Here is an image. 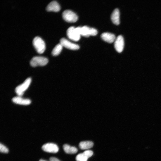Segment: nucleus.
I'll return each mask as SVG.
<instances>
[{
	"label": "nucleus",
	"instance_id": "obj_16",
	"mask_svg": "<svg viewBox=\"0 0 161 161\" xmlns=\"http://www.w3.org/2000/svg\"><path fill=\"white\" fill-rule=\"evenodd\" d=\"M61 43L58 44L53 49L51 53L53 56H57L61 53L63 48Z\"/></svg>",
	"mask_w": 161,
	"mask_h": 161
},
{
	"label": "nucleus",
	"instance_id": "obj_10",
	"mask_svg": "<svg viewBox=\"0 0 161 161\" xmlns=\"http://www.w3.org/2000/svg\"><path fill=\"white\" fill-rule=\"evenodd\" d=\"M12 101L14 103L24 105H28L31 103L30 100L28 99H24L19 96L13 98Z\"/></svg>",
	"mask_w": 161,
	"mask_h": 161
},
{
	"label": "nucleus",
	"instance_id": "obj_18",
	"mask_svg": "<svg viewBox=\"0 0 161 161\" xmlns=\"http://www.w3.org/2000/svg\"><path fill=\"white\" fill-rule=\"evenodd\" d=\"M0 151L3 153H8L9 152V150L5 146L1 144H0Z\"/></svg>",
	"mask_w": 161,
	"mask_h": 161
},
{
	"label": "nucleus",
	"instance_id": "obj_5",
	"mask_svg": "<svg viewBox=\"0 0 161 161\" xmlns=\"http://www.w3.org/2000/svg\"><path fill=\"white\" fill-rule=\"evenodd\" d=\"M31 82V78H28L22 84L16 87L15 91L18 96L21 97L23 95L24 92L28 88Z\"/></svg>",
	"mask_w": 161,
	"mask_h": 161
},
{
	"label": "nucleus",
	"instance_id": "obj_13",
	"mask_svg": "<svg viewBox=\"0 0 161 161\" xmlns=\"http://www.w3.org/2000/svg\"><path fill=\"white\" fill-rule=\"evenodd\" d=\"M60 6L56 1H53L47 6L46 9L48 11L58 12L60 10Z\"/></svg>",
	"mask_w": 161,
	"mask_h": 161
},
{
	"label": "nucleus",
	"instance_id": "obj_19",
	"mask_svg": "<svg viewBox=\"0 0 161 161\" xmlns=\"http://www.w3.org/2000/svg\"><path fill=\"white\" fill-rule=\"evenodd\" d=\"M83 153L88 158L91 157L93 155V152L91 150L85 151Z\"/></svg>",
	"mask_w": 161,
	"mask_h": 161
},
{
	"label": "nucleus",
	"instance_id": "obj_6",
	"mask_svg": "<svg viewBox=\"0 0 161 161\" xmlns=\"http://www.w3.org/2000/svg\"><path fill=\"white\" fill-rule=\"evenodd\" d=\"M98 33L97 30L95 28L90 27L86 26L81 27V35L85 37H89L90 36H95Z\"/></svg>",
	"mask_w": 161,
	"mask_h": 161
},
{
	"label": "nucleus",
	"instance_id": "obj_12",
	"mask_svg": "<svg viewBox=\"0 0 161 161\" xmlns=\"http://www.w3.org/2000/svg\"><path fill=\"white\" fill-rule=\"evenodd\" d=\"M101 37L104 41L110 43L113 42L116 39L115 36L114 34L108 32L102 34Z\"/></svg>",
	"mask_w": 161,
	"mask_h": 161
},
{
	"label": "nucleus",
	"instance_id": "obj_4",
	"mask_svg": "<svg viewBox=\"0 0 161 161\" xmlns=\"http://www.w3.org/2000/svg\"><path fill=\"white\" fill-rule=\"evenodd\" d=\"M63 19L69 22H75L78 20L77 14L72 11L67 10L63 11L62 14Z\"/></svg>",
	"mask_w": 161,
	"mask_h": 161
},
{
	"label": "nucleus",
	"instance_id": "obj_15",
	"mask_svg": "<svg viewBox=\"0 0 161 161\" xmlns=\"http://www.w3.org/2000/svg\"><path fill=\"white\" fill-rule=\"evenodd\" d=\"M63 148L64 151L68 154H75L78 151L76 148L72 147L67 144L64 145Z\"/></svg>",
	"mask_w": 161,
	"mask_h": 161
},
{
	"label": "nucleus",
	"instance_id": "obj_20",
	"mask_svg": "<svg viewBox=\"0 0 161 161\" xmlns=\"http://www.w3.org/2000/svg\"><path fill=\"white\" fill-rule=\"evenodd\" d=\"M50 161H61L58 159L54 157H51L50 158Z\"/></svg>",
	"mask_w": 161,
	"mask_h": 161
},
{
	"label": "nucleus",
	"instance_id": "obj_11",
	"mask_svg": "<svg viewBox=\"0 0 161 161\" xmlns=\"http://www.w3.org/2000/svg\"><path fill=\"white\" fill-rule=\"evenodd\" d=\"M111 20L115 24L118 25L120 24V12L118 8L115 9L111 16Z\"/></svg>",
	"mask_w": 161,
	"mask_h": 161
},
{
	"label": "nucleus",
	"instance_id": "obj_14",
	"mask_svg": "<svg viewBox=\"0 0 161 161\" xmlns=\"http://www.w3.org/2000/svg\"><path fill=\"white\" fill-rule=\"evenodd\" d=\"M94 145L93 142L91 141H83L80 143L79 147L82 150H86L91 148L93 147Z\"/></svg>",
	"mask_w": 161,
	"mask_h": 161
},
{
	"label": "nucleus",
	"instance_id": "obj_2",
	"mask_svg": "<svg viewBox=\"0 0 161 161\" xmlns=\"http://www.w3.org/2000/svg\"><path fill=\"white\" fill-rule=\"evenodd\" d=\"M33 46L38 53L41 54L46 49L45 42L39 37H35L33 41Z\"/></svg>",
	"mask_w": 161,
	"mask_h": 161
},
{
	"label": "nucleus",
	"instance_id": "obj_17",
	"mask_svg": "<svg viewBox=\"0 0 161 161\" xmlns=\"http://www.w3.org/2000/svg\"><path fill=\"white\" fill-rule=\"evenodd\" d=\"M88 159L83 153L79 154L76 157L77 161H87Z\"/></svg>",
	"mask_w": 161,
	"mask_h": 161
},
{
	"label": "nucleus",
	"instance_id": "obj_7",
	"mask_svg": "<svg viewBox=\"0 0 161 161\" xmlns=\"http://www.w3.org/2000/svg\"><path fill=\"white\" fill-rule=\"evenodd\" d=\"M42 150L46 152L56 153L59 150V148L56 144L48 143L43 145L42 147Z\"/></svg>",
	"mask_w": 161,
	"mask_h": 161
},
{
	"label": "nucleus",
	"instance_id": "obj_8",
	"mask_svg": "<svg viewBox=\"0 0 161 161\" xmlns=\"http://www.w3.org/2000/svg\"><path fill=\"white\" fill-rule=\"evenodd\" d=\"M60 43L63 47L70 50H77L80 48L78 45L71 42L64 38L60 39Z\"/></svg>",
	"mask_w": 161,
	"mask_h": 161
},
{
	"label": "nucleus",
	"instance_id": "obj_9",
	"mask_svg": "<svg viewBox=\"0 0 161 161\" xmlns=\"http://www.w3.org/2000/svg\"><path fill=\"white\" fill-rule=\"evenodd\" d=\"M124 46V38L122 35L119 36L116 39L114 43V47L116 51L119 53L122 51Z\"/></svg>",
	"mask_w": 161,
	"mask_h": 161
},
{
	"label": "nucleus",
	"instance_id": "obj_21",
	"mask_svg": "<svg viewBox=\"0 0 161 161\" xmlns=\"http://www.w3.org/2000/svg\"><path fill=\"white\" fill-rule=\"evenodd\" d=\"M39 161H47L44 160H42V159H40L39 160Z\"/></svg>",
	"mask_w": 161,
	"mask_h": 161
},
{
	"label": "nucleus",
	"instance_id": "obj_1",
	"mask_svg": "<svg viewBox=\"0 0 161 161\" xmlns=\"http://www.w3.org/2000/svg\"><path fill=\"white\" fill-rule=\"evenodd\" d=\"M81 27H78L75 28L71 26L69 27L67 31V35L70 39L77 41L80 39V31Z\"/></svg>",
	"mask_w": 161,
	"mask_h": 161
},
{
	"label": "nucleus",
	"instance_id": "obj_3",
	"mask_svg": "<svg viewBox=\"0 0 161 161\" xmlns=\"http://www.w3.org/2000/svg\"><path fill=\"white\" fill-rule=\"evenodd\" d=\"M48 63V58L41 56H35L32 58L30 64L33 67L37 66H44L46 65Z\"/></svg>",
	"mask_w": 161,
	"mask_h": 161
}]
</instances>
